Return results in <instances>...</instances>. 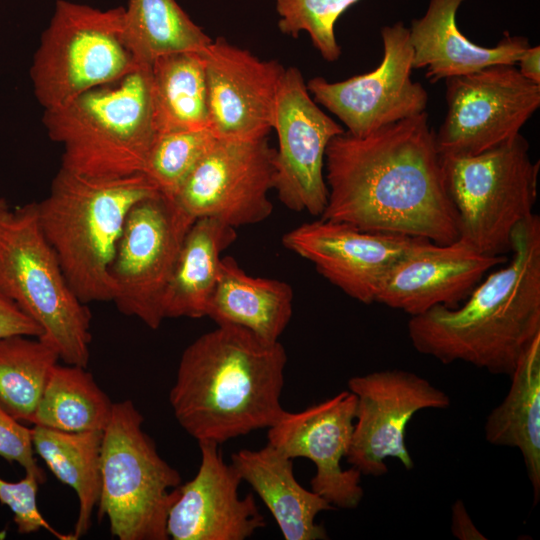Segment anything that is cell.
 <instances>
[{
    "label": "cell",
    "mask_w": 540,
    "mask_h": 540,
    "mask_svg": "<svg viewBox=\"0 0 540 540\" xmlns=\"http://www.w3.org/2000/svg\"><path fill=\"white\" fill-rule=\"evenodd\" d=\"M324 175L322 219L439 245L458 240V216L426 111L363 137L335 136Z\"/></svg>",
    "instance_id": "obj_1"
},
{
    "label": "cell",
    "mask_w": 540,
    "mask_h": 540,
    "mask_svg": "<svg viewBox=\"0 0 540 540\" xmlns=\"http://www.w3.org/2000/svg\"><path fill=\"white\" fill-rule=\"evenodd\" d=\"M512 258L492 271L455 308L435 306L411 316L408 336L420 354L443 364L465 362L510 376L540 336V218L511 236Z\"/></svg>",
    "instance_id": "obj_2"
},
{
    "label": "cell",
    "mask_w": 540,
    "mask_h": 540,
    "mask_svg": "<svg viewBox=\"0 0 540 540\" xmlns=\"http://www.w3.org/2000/svg\"><path fill=\"white\" fill-rule=\"evenodd\" d=\"M287 353L245 328L217 325L183 351L169 402L198 443L218 445L271 427L281 405Z\"/></svg>",
    "instance_id": "obj_3"
},
{
    "label": "cell",
    "mask_w": 540,
    "mask_h": 540,
    "mask_svg": "<svg viewBox=\"0 0 540 540\" xmlns=\"http://www.w3.org/2000/svg\"><path fill=\"white\" fill-rule=\"evenodd\" d=\"M158 192L144 173L101 180L60 167L48 195L36 202L42 233L84 304L112 301L109 270L126 217Z\"/></svg>",
    "instance_id": "obj_4"
},
{
    "label": "cell",
    "mask_w": 540,
    "mask_h": 540,
    "mask_svg": "<svg viewBox=\"0 0 540 540\" xmlns=\"http://www.w3.org/2000/svg\"><path fill=\"white\" fill-rule=\"evenodd\" d=\"M49 138L62 145V168L92 179L143 173L156 130L150 65L44 110Z\"/></svg>",
    "instance_id": "obj_5"
},
{
    "label": "cell",
    "mask_w": 540,
    "mask_h": 540,
    "mask_svg": "<svg viewBox=\"0 0 540 540\" xmlns=\"http://www.w3.org/2000/svg\"><path fill=\"white\" fill-rule=\"evenodd\" d=\"M0 288L65 364L87 367L91 314L39 225L36 202L0 210Z\"/></svg>",
    "instance_id": "obj_6"
},
{
    "label": "cell",
    "mask_w": 540,
    "mask_h": 540,
    "mask_svg": "<svg viewBox=\"0 0 540 540\" xmlns=\"http://www.w3.org/2000/svg\"><path fill=\"white\" fill-rule=\"evenodd\" d=\"M131 400L113 403L103 430L98 519L119 540H167L168 511L182 479L143 430Z\"/></svg>",
    "instance_id": "obj_7"
},
{
    "label": "cell",
    "mask_w": 540,
    "mask_h": 540,
    "mask_svg": "<svg viewBox=\"0 0 540 540\" xmlns=\"http://www.w3.org/2000/svg\"><path fill=\"white\" fill-rule=\"evenodd\" d=\"M441 160L458 241L485 255L510 252L515 227L534 214L537 200L540 165L528 141L518 134L480 154Z\"/></svg>",
    "instance_id": "obj_8"
},
{
    "label": "cell",
    "mask_w": 540,
    "mask_h": 540,
    "mask_svg": "<svg viewBox=\"0 0 540 540\" xmlns=\"http://www.w3.org/2000/svg\"><path fill=\"white\" fill-rule=\"evenodd\" d=\"M140 66L124 35V7L99 9L57 0L30 68L44 110L123 78Z\"/></svg>",
    "instance_id": "obj_9"
},
{
    "label": "cell",
    "mask_w": 540,
    "mask_h": 540,
    "mask_svg": "<svg viewBox=\"0 0 540 540\" xmlns=\"http://www.w3.org/2000/svg\"><path fill=\"white\" fill-rule=\"evenodd\" d=\"M194 220L161 192L131 208L109 270L112 301L121 313L160 327L164 293Z\"/></svg>",
    "instance_id": "obj_10"
},
{
    "label": "cell",
    "mask_w": 540,
    "mask_h": 540,
    "mask_svg": "<svg viewBox=\"0 0 540 540\" xmlns=\"http://www.w3.org/2000/svg\"><path fill=\"white\" fill-rule=\"evenodd\" d=\"M445 81L447 112L435 132L441 156H473L504 143L540 106V84L515 65H491Z\"/></svg>",
    "instance_id": "obj_11"
},
{
    "label": "cell",
    "mask_w": 540,
    "mask_h": 540,
    "mask_svg": "<svg viewBox=\"0 0 540 540\" xmlns=\"http://www.w3.org/2000/svg\"><path fill=\"white\" fill-rule=\"evenodd\" d=\"M274 157L268 137L215 138L172 199L195 219L215 218L234 228L263 222L273 211Z\"/></svg>",
    "instance_id": "obj_12"
},
{
    "label": "cell",
    "mask_w": 540,
    "mask_h": 540,
    "mask_svg": "<svg viewBox=\"0 0 540 540\" xmlns=\"http://www.w3.org/2000/svg\"><path fill=\"white\" fill-rule=\"evenodd\" d=\"M348 390L356 396V411L346 458L361 475L386 474L388 458L412 469L405 444L410 420L421 410L447 409L451 404L448 394L427 379L400 369L351 377Z\"/></svg>",
    "instance_id": "obj_13"
},
{
    "label": "cell",
    "mask_w": 540,
    "mask_h": 540,
    "mask_svg": "<svg viewBox=\"0 0 540 540\" xmlns=\"http://www.w3.org/2000/svg\"><path fill=\"white\" fill-rule=\"evenodd\" d=\"M383 58L374 70L329 82L306 83L314 101L334 114L357 137L425 112L428 94L411 79L413 51L402 21L381 29Z\"/></svg>",
    "instance_id": "obj_14"
},
{
    "label": "cell",
    "mask_w": 540,
    "mask_h": 540,
    "mask_svg": "<svg viewBox=\"0 0 540 540\" xmlns=\"http://www.w3.org/2000/svg\"><path fill=\"white\" fill-rule=\"evenodd\" d=\"M272 130L278 137L273 190L288 209L320 217L328 195L326 149L332 138L345 131L314 101L297 67L285 69Z\"/></svg>",
    "instance_id": "obj_15"
},
{
    "label": "cell",
    "mask_w": 540,
    "mask_h": 540,
    "mask_svg": "<svg viewBox=\"0 0 540 540\" xmlns=\"http://www.w3.org/2000/svg\"><path fill=\"white\" fill-rule=\"evenodd\" d=\"M428 241L322 218L303 223L282 237L287 250L311 262L330 283L364 304L376 302L392 269Z\"/></svg>",
    "instance_id": "obj_16"
},
{
    "label": "cell",
    "mask_w": 540,
    "mask_h": 540,
    "mask_svg": "<svg viewBox=\"0 0 540 540\" xmlns=\"http://www.w3.org/2000/svg\"><path fill=\"white\" fill-rule=\"evenodd\" d=\"M209 130L218 139L256 140L273 129L285 69L218 37L203 52Z\"/></svg>",
    "instance_id": "obj_17"
},
{
    "label": "cell",
    "mask_w": 540,
    "mask_h": 540,
    "mask_svg": "<svg viewBox=\"0 0 540 540\" xmlns=\"http://www.w3.org/2000/svg\"><path fill=\"white\" fill-rule=\"evenodd\" d=\"M355 411V394L342 391L300 412L285 410L267 434L268 443L285 456L313 462L311 490L345 509L356 508L364 496L361 473L341 466L350 448Z\"/></svg>",
    "instance_id": "obj_18"
},
{
    "label": "cell",
    "mask_w": 540,
    "mask_h": 540,
    "mask_svg": "<svg viewBox=\"0 0 540 540\" xmlns=\"http://www.w3.org/2000/svg\"><path fill=\"white\" fill-rule=\"evenodd\" d=\"M201 461L190 481L180 484L166 529L173 540H245L266 522L252 494L241 498L242 482L219 445L198 443Z\"/></svg>",
    "instance_id": "obj_19"
},
{
    "label": "cell",
    "mask_w": 540,
    "mask_h": 540,
    "mask_svg": "<svg viewBox=\"0 0 540 540\" xmlns=\"http://www.w3.org/2000/svg\"><path fill=\"white\" fill-rule=\"evenodd\" d=\"M506 262L503 255L481 254L458 240L447 245L428 241L392 269L376 303L410 317L438 305L455 308L487 272Z\"/></svg>",
    "instance_id": "obj_20"
},
{
    "label": "cell",
    "mask_w": 540,
    "mask_h": 540,
    "mask_svg": "<svg viewBox=\"0 0 540 540\" xmlns=\"http://www.w3.org/2000/svg\"><path fill=\"white\" fill-rule=\"evenodd\" d=\"M465 0H430L425 14L409 29L413 69H426L430 82L479 71L487 66L516 65L530 44L526 37L510 35L493 47L470 41L457 26L458 9Z\"/></svg>",
    "instance_id": "obj_21"
},
{
    "label": "cell",
    "mask_w": 540,
    "mask_h": 540,
    "mask_svg": "<svg viewBox=\"0 0 540 540\" xmlns=\"http://www.w3.org/2000/svg\"><path fill=\"white\" fill-rule=\"evenodd\" d=\"M231 464L268 508L285 540L328 538L315 518L334 506L298 483L291 458L267 443L257 450L237 451Z\"/></svg>",
    "instance_id": "obj_22"
},
{
    "label": "cell",
    "mask_w": 540,
    "mask_h": 540,
    "mask_svg": "<svg viewBox=\"0 0 540 540\" xmlns=\"http://www.w3.org/2000/svg\"><path fill=\"white\" fill-rule=\"evenodd\" d=\"M290 284L247 274L231 256L221 258L206 317L217 325L247 329L260 339L277 342L293 313Z\"/></svg>",
    "instance_id": "obj_23"
},
{
    "label": "cell",
    "mask_w": 540,
    "mask_h": 540,
    "mask_svg": "<svg viewBox=\"0 0 540 540\" xmlns=\"http://www.w3.org/2000/svg\"><path fill=\"white\" fill-rule=\"evenodd\" d=\"M237 239L236 228L215 218H197L189 228L168 281L164 319L206 316L222 252Z\"/></svg>",
    "instance_id": "obj_24"
},
{
    "label": "cell",
    "mask_w": 540,
    "mask_h": 540,
    "mask_svg": "<svg viewBox=\"0 0 540 540\" xmlns=\"http://www.w3.org/2000/svg\"><path fill=\"white\" fill-rule=\"evenodd\" d=\"M509 377L511 385L507 395L486 418L485 439L492 445L521 452L534 504H537L540 497V336Z\"/></svg>",
    "instance_id": "obj_25"
},
{
    "label": "cell",
    "mask_w": 540,
    "mask_h": 540,
    "mask_svg": "<svg viewBox=\"0 0 540 540\" xmlns=\"http://www.w3.org/2000/svg\"><path fill=\"white\" fill-rule=\"evenodd\" d=\"M203 52L166 54L150 65L156 133L209 129Z\"/></svg>",
    "instance_id": "obj_26"
},
{
    "label": "cell",
    "mask_w": 540,
    "mask_h": 540,
    "mask_svg": "<svg viewBox=\"0 0 540 540\" xmlns=\"http://www.w3.org/2000/svg\"><path fill=\"white\" fill-rule=\"evenodd\" d=\"M103 431L65 432L43 426L32 427L35 453L63 484L72 488L79 502L72 533L75 540L91 526L101 486L100 454Z\"/></svg>",
    "instance_id": "obj_27"
},
{
    "label": "cell",
    "mask_w": 540,
    "mask_h": 540,
    "mask_svg": "<svg viewBox=\"0 0 540 540\" xmlns=\"http://www.w3.org/2000/svg\"><path fill=\"white\" fill-rule=\"evenodd\" d=\"M112 405L86 367L56 363L31 424L65 432L103 431Z\"/></svg>",
    "instance_id": "obj_28"
},
{
    "label": "cell",
    "mask_w": 540,
    "mask_h": 540,
    "mask_svg": "<svg viewBox=\"0 0 540 540\" xmlns=\"http://www.w3.org/2000/svg\"><path fill=\"white\" fill-rule=\"evenodd\" d=\"M124 35L139 65L166 54L203 51L212 42L176 0H128Z\"/></svg>",
    "instance_id": "obj_29"
},
{
    "label": "cell",
    "mask_w": 540,
    "mask_h": 540,
    "mask_svg": "<svg viewBox=\"0 0 540 540\" xmlns=\"http://www.w3.org/2000/svg\"><path fill=\"white\" fill-rule=\"evenodd\" d=\"M59 356L39 338L14 335L0 339V406L30 423L47 378Z\"/></svg>",
    "instance_id": "obj_30"
},
{
    "label": "cell",
    "mask_w": 540,
    "mask_h": 540,
    "mask_svg": "<svg viewBox=\"0 0 540 540\" xmlns=\"http://www.w3.org/2000/svg\"><path fill=\"white\" fill-rule=\"evenodd\" d=\"M215 138L209 129L157 133L143 173L159 192L173 198Z\"/></svg>",
    "instance_id": "obj_31"
},
{
    "label": "cell",
    "mask_w": 540,
    "mask_h": 540,
    "mask_svg": "<svg viewBox=\"0 0 540 540\" xmlns=\"http://www.w3.org/2000/svg\"><path fill=\"white\" fill-rule=\"evenodd\" d=\"M279 30L297 38L305 32L320 55L329 62L338 60L341 48L335 25L339 17L360 0H274Z\"/></svg>",
    "instance_id": "obj_32"
},
{
    "label": "cell",
    "mask_w": 540,
    "mask_h": 540,
    "mask_svg": "<svg viewBox=\"0 0 540 540\" xmlns=\"http://www.w3.org/2000/svg\"><path fill=\"white\" fill-rule=\"evenodd\" d=\"M35 455L32 428L22 424L0 406V457L9 463H18L43 483L46 475L39 467Z\"/></svg>",
    "instance_id": "obj_33"
},
{
    "label": "cell",
    "mask_w": 540,
    "mask_h": 540,
    "mask_svg": "<svg viewBox=\"0 0 540 540\" xmlns=\"http://www.w3.org/2000/svg\"><path fill=\"white\" fill-rule=\"evenodd\" d=\"M452 533L460 540L486 539L469 516L464 503L456 500L452 506Z\"/></svg>",
    "instance_id": "obj_34"
},
{
    "label": "cell",
    "mask_w": 540,
    "mask_h": 540,
    "mask_svg": "<svg viewBox=\"0 0 540 540\" xmlns=\"http://www.w3.org/2000/svg\"><path fill=\"white\" fill-rule=\"evenodd\" d=\"M517 68L526 79L540 84V46H529L519 57Z\"/></svg>",
    "instance_id": "obj_35"
},
{
    "label": "cell",
    "mask_w": 540,
    "mask_h": 540,
    "mask_svg": "<svg viewBox=\"0 0 540 540\" xmlns=\"http://www.w3.org/2000/svg\"><path fill=\"white\" fill-rule=\"evenodd\" d=\"M0 322H15V323L38 326L1 290V288H0Z\"/></svg>",
    "instance_id": "obj_36"
},
{
    "label": "cell",
    "mask_w": 540,
    "mask_h": 540,
    "mask_svg": "<svg viewBox=\"0 0 540 540\" xmlns=\"http://www.w3.org/2000/svg\"><path fill=\"white\" fill-rule=\"evenodd\" d=\"M7 206V203L4 198L0 197V210L5 208Z\"/></svg>",
    "instance_id": "obj_37"
}]
</instances>
